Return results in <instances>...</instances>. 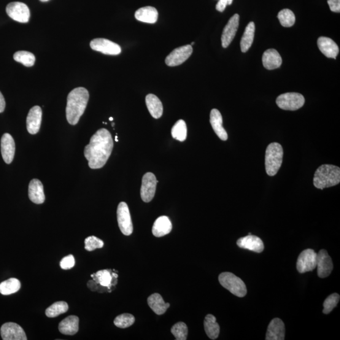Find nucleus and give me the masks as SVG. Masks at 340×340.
<instances>
[{
  "label": "nucleus",
  "mask_w": 340,
  "mask_h": 340,
  "mask_svg": "<svg viewBox=\"0 0 340 340\" xmlns=\"http://www.w3.org/2000/svg\"><path fill=\"white\" fill-rule=\"evenodd\" d=\"M113 148L111 134L106 129H101L91 137L90 143L86 145L85 157L91 169L104 166L110 158Z\"/></svg>",
  "instance_id": "obj_1"
},
{
  "label": "nucleus",
  "mask_w": 340,
  "mask_h": 340,
  "mask_svg": "<svg viewBox=\"0 0 340 340\" xmlns=\"http://www.w3.org/2000/svg\"><path fill=\"white\" fill-rule=\"evenodd\" d=\"M89 100L88 91L83 87L75 88L68 94L66 109L67 122L77 125L85 112Z\"/></svg>",
  "instance_id": "obj_2"
},
{
  "label": "nucleus",
  "mask_w": 340,
  "mask_h": 340,
  "mask_svg": "<svg viewBox=\"0 0 340 340\" xmlns=\"http://www.w3.org/2000/svg\"><path fill=\"white\" fill-rule=\"evenodd\" d=\"M340 182V168L332 164H323L315 171L313 183L315 188L334 187Z\"/></svg>",
  "instance_id": "obj_3"
},
{
  "label": "nucleus",
  "mask_w": 340,
  "mask_h": 340,
  "mask_svg": "<svg viewBox=\"0 0 340 340\" xmlns=\"http://www.w3.org/2000/svg\"><path fill=\"white\" fill-rule=\"evenodd\" d=\"M283 148L277 142H272L267 147L265 153V169L267 175L274 177L281 167Z\"/></svg>",
  "instance_id": "obj_4"
},
{
  "label": "nucleus",
  "mask_w": 340,
  "mask_h": 340,
  "mask_svg": "<svg viewBox=\"0 0 340 340\" xmlns=\"http://www.w3.org/2000/svg\"><path fill=\"white\" fill-rule=\"evenodd\" d=\"M218 281L224 288L234 296L242 298L247 293L245 283L240 278L230 272H223L218 276Z\"/></svg>",
  "instance_id": "obj_5"
},
{
  "label": "nucleus",
  "mask_w": 340,
  "mask_h": 340,
  "mask_svg": "<svg viewBox=\"0 0 340 340\" xmlns=\"http://www.w3.org/2000/svg\"><path fill=\"white\" fill-rule=\"evenodd\" d=\"M276 103L278 107L282 110L294 111L303 106L305 99L300 93H286L277 97Z\"/></svg>",
  "instance_id": "obj_6"
},
{
  "label": "nucleus",
  "mask_w": 340,
  "mask_h": 340,
  "mask_svg": "<svg viewBox=\"0 0 340 340\" xmlns=\"http://www.w3.org/2000/svg\"><path fill=\"white\" fill-rule=\"evenodd\" d=\"M118 227L123 234L126 236H130L133 232L130 212L128 204L126 202H120L118 204L117 210Z\"/></svg>",
  "instance_id": "obj_7"
},
{
  "label": "nucleus",
  "mask_w": 340,
  "mask_h": 340,
  "mask_svg": "<svg viewBox=\"0 0 340 340\" xmlns=\"http://www.w3.org/2000/svg\"><path fill=\"white\" fill-rule=\"evenodd\" d=\"M317 253L312 249L302 252L297 261V270L301 274L312 271L317 268Z\"/></svg>",
  "instance_id": "obj_8"
},
{
  "label": "nucleus",
  "mask_w": 340,
  "mask_h": 340,
  "mask_svg": "<svg viewBox=\"0 0 340 340\" xmlns=\"http://www.w3.org/2000/svg\"><path fill=\"white\" fill-rule=\"evenodd\" d=\"M7 15L13 20L20 23H28L30 10L27 5L21 2H12L6 8Z\"/></svg>",
  "instance_id": "obj_9"
},
{
  "label": "nucleus",
  "mask_w": 340,
  "mask_h": 340,
  "mask_svg": "<svg viewBox=\"0 0 340 340\" xmlns=\"http://www.w3.org/2000/svg\"><path fill=\"white\" fill-rule=\"evenodd\" d=\"M90 47L93 50L107 55L116 56L121 53L119 45L103 38H97L91 40Z\"/></svg>",
  "instance_id": "obj_10"
},
{
  "label": "nucleus",
  "mask_w": 340,
  "mask_h": 340,
  "mask_svg": "<svg viewBox=\"0 0 340 340\" xmlns=\"http://www.w3.org/2000/svg\"><path fill=\"white\" fill-rule=\"evenodd\" d=\"M192 52L193 48L191 45H186L175 48L166 57L165 59L166 65L171 67L180 65L190 58Z\"/></svg>",
  "instance_id": "obj_11"
},
{
  "label": "nucleus",
  "mask_w": 340,
  "mask_h": 340,
  "mask_svg": "<svg viewBox=\"0 0 340 340\" xmlns=\"http://www.w3.org/2000/svg\"><path fill=\"white\" fill-rule=\"evenodd\" d=\"M158 181L152 173H147L143 176L141 188V199L144 202H150L155 197Z\"/></svg>",
  "instance_id": "obj_12"
},
{
  "label": "nucleus",
  "mask_w": 340,
  "mask_h": 340,
  "mask_svg": "<svg viewBox=\"0 0 340 340\" xmlns=\"http://www.w3.org/2000/svg\"><path fill=\"white\" fill-rule=\"evenodd\" d=\"M1 336L4 340H27L23 328L15 323H6L1 328Z\"/></svg>",
  "instance_id": "obj_13"
},
{
  "label": "nucleus",
  "mask_w": 340,
  "mask_h": 340,
  "mask_svg": "<svg viewBox=\"0 0 340 340\" xmlns=\"http://www.w3.org/2000/svg\"><path fill=\"white\" fill-rule=\"evenodd\" d=\"M318 275L320 278L328 277L333 270V261L327 251L321 250L317 254Z\"/></svg>",
  "instance_id": "obj_14"
},
{
  "label": "nucleus",
  "mask_w": 340,
  "mask_h": 340,
  "mask_svg": "<svg viewBox=\"0 0 340 340\" xmlns=\"http://www.w3.org/2000/svg\"><path fill=\"white\" fill-rule=\"evenodd\" d=\"M239 23V15L235 14L233 16L223 30L221 41L224 48H227L230 45L235 37Z\"/></svg>",
  "instance_id": "obj_15"
},
{
  "label": "nucleus",
  "mask_w": 340,
  "mask_h": 340,
  "mask_svg": "<svg viewBox=\"0 0 340 340\" xmlns=\"http://www.w3.org/2000/svg\"><path fill=\"white\" fill-rule=\"evenodd\" d=\"M42 116V109L39 106H34L30 110L27 117V129L30 134H36L39 131Z\"/></svg>",
  "instance_id": "obj_16"
},
{
  "label": "nucleus",
  "mask_w": 340,
  "mask_h": 340,
  "mask_svg": "<svg viewBox=\"0 0 340 340\" xmlns=\"http://www.w3.org/2000/svg\"><path fill=\"white\" fill-rule=\"evenodd\" d=\"M1 152L5 163H12L15 156V144L14 139L9 134L5 133L3 135L1 139Z\"/></svg>",
  "instance_id": "obj_17"
},
{
  "label": "nucleus",
  "mask_w": 340,
  "mask_h": 340,
  "mask_svg": "<svg viewBox=\"0 0 340 340\" xmlns=\"http://www.w3.org/2000/svg\"><path fill=\"white\" fill-rule=\"evenodd\" d=\"M236 244L239 248L256 253H261L264 250L262 240L260 237L252 234L241 237L237 240Z\"/></svg>",
  "instance_id": "obj_18"
},
{
  "label": "nucleus",
  "mask_w": 340,
  "mask_h": 340,
  "mask_svg": "<svg viewBox=\"0 0 340 340\" xmlns=\"http://www.w3.org/2000/svg\"><path fill=\"white\" fill-rule=\"evenodd\" d=\"M285 325L279 318H275L270 323L266 334V340H283L285 339Z\"/></svg>",
  "instance_id": "obj_19"
},
{
  "label": "nucleus",
  "mask_w": 340,
  "mask_h": 340,
  "mask_svg": "<svg viewBox=\"0 0 340 340\" xmlns=\"http://www.w3.org/2000/svg\"><path fill=\"white\" fill-rule=\"evenodd\" d=\"M318 45L321 53L329 58L336 59L339 53V47L330 38L320 37L318 40Z\"/></svg>",
  "instance_id": "obj_20"
},
{
  "label": "nucleus",
  "mask_w": 340,
  "mask_h": 340,
  "mask_svg": "<svg viewBox=\"0 0 340 340\" xmlns=\"http://www.w3.org/2000/svg\"><path fill=\"white\" fill-rule=\"evenodd\" d=\"M29 197L30 200L36 204H41L45 201L44 187L41 182L38 179L31 181L29 186Z\"/></svg>",
  "instance_id": "obj_21"
},
{
  "label": "nucleus",
  "mask_w": 340,
  "mask_h": 340,
  "mask_svg": "<svg viewBox=\"0 0 340 340\" xmlns=\"http://www.w3.org/2000/svg\"><path fill=\"white\" fill-rule=\"evenodd\" d=\"M210 123L215 133L223 141L228 138V134L223 126V117L217 109H212L210 114Z\"/></svg>",
  "instance_id": "obj_22"
},
{
  "label": "nucleus",
  "mask_w": 340,
  "mask_h": 340,
  "mask_svg": "<svg viewBox=\"0 0 340 340\" xmlns=\"http://www.w3.org/2000/svg\"><path fill=\"white\" fill-rule=\"evenodd\" d=\"M263 66L266 69L272 70L279 68L282 63V59L278 51L274 48L264 51L262 56Z\"/></svg>",
  "instance_id": "obj_23"
},
{
  "label": "nucleus",
  "mask_w": 340,
  "mask_h": 340,
  "mask_svg": "<svg viewBox=\"0 0 340 340\" xmlns=\"http://www.w3.org/2000/svg\"><path fill=\"white\" fill-rule=\"evenodd\" d=\"M59 330L65 335H74L79 330V318L76 315H69L61 321Z\"/></svg>",
  "instance_id": "obj_24"
},
{
  "label": "nucleus",
  "mask_w": 340,
  "mask_h": 340,
  "mask_svg": "<svg viewBox=\"0 0 340 340\" xmlns=\"http://www.w3.org/2000/svg\"><path fill=\"white\" fill-rule=\"evenodd\" d=\"M172 224L168 217L163 215L158 217L154 223L152 233L153 235L160 237L166 235L172 231Z\"/></svg>",
  "instance_id": "obj_25"
},
{
  "label": "nucleus",
  "mask_w": 340,
  "mask_h": 340,
  "mask_svg": "<svg viewBox=\"0 0 340 340\" xmlns=\"http://www.w3.org/2000/svg\"><path fill=\"white\" fill-rule=\"evenodd\" d=\"M135 18L142 22L155 23L158 20V12L153 7H142L135 13Z\"/></svg>",
  "instance_id": "obj_26"
},
{
  "label": "nucleus",
  "mask_w": 340,
  "mask_h": 340,
  "mask_svg": "<svg viewBox=\"0 0 340 340\" xmlns=\"http://www.w3.org/2000/svg\"><path fill=\"white\" fill-rule=\"evenodd\" d=\"M145 103L150 114L153 118L158 119L161 117L163 113V107L158 96L153 94H148L145 97Z\"/></svg>",
  "instance_id": "obj_27"
},
{
  "label": "nucleus",
  "mask_w": 340,
  "mask_h": 340,
  "mask_svg": "<svg viewBox=\"0 0 340 340\" xmlns=\"http://www.w3.org/2000/svg\"><path fill=\"white\" fill-rule=\"evenodd\" d=\"M148 303L150 308L158 315L163 314L170 306L169 303L164 301L160 294L156 293L148 298Z\"/></svg>",
  "instance_id": "obj_28"
},
{
  "label": "nucleus",
  "mask_w": 340,
  "mask_h": 340,
  "mask_svg": "<svg viewBox=\"0 0 340 340\" xmlns=\"http://www.w3.org/2000/svg\"><path fill=\"white\" fill-rule=\"evenodd\" d=\"M204 329L209 338L215 339L218 338L220 333V327L216 322V318L214 315L212 314L206 315L204 320Z\"/></svg>",
  "instance_id": "obj_29"
},
{
  "label": "nucleus",
  "mask_w": 340,
  "mask_h": 340,
  "mask_svg": "<svg viewBox=\"0 0 340 340\" xmlns=\"http://www.w3.org/2000/svg\"><path fill=\"white\" fill-rule=\"evenodd\" d=\"M255 32V23L253 21H251L246 28L244 36H242L241 42H240L241 50L242 53L247 52L252 46L253 39H254Z\"/></svg>",
  "instance_id": "obj_30"
},
{
  "label": "nucleus",
  "mask_w": 340,
  "mask_h": 340,
  "mask_svg": "<svg viewBox=\"0 0 340 340\" xmlns=\"http://www.w3.org/2000/svg\"><path fill=\"white\" fill-rule=\"evenodd\" d=\"M20 287V282L17 279L11 278L0 283V293L4 296L10 295L18 292Z\"/></svg>",
  "instance_id": "obj_31"
},
{
  "label": "nucleus",
  "mask_w": 340,
  "mask_h": 340,
  "mask_svg": "<svg viewBox=\"0 0 340 340\" xmlns=\"http://www.w3.org/2000/svg\"><path fill=\"white\" fill-rule=\"evenodd\" d=\"M172 136L175 139L183 142L187 139V128L184 120L180 119L172 129Z\"/></svg>",
  "instance_id": "obj_32"
},
{
  "label": "nucleus",
  "mask_w": 340,
  "mask_h": 340,
  "mask_svg": "<svg viewBox=\"0 0 340 340\" xmlns=\"http://www.w3.org/2000/svg\"><path fill=\"white\" fill-rule=\"evenodd\" d=\"M68 304L64 301L56 302L45 310V315L48 318H56L68 311Z\"/></svg>",
  "instance_id": "obj_33"
},
{
  "label": "nucleus",
  "mask_w": 340,
  "mask_h": 340,
  "mask_svg": "<svg viewBox=\"0 0 340 340\" xmlns=\"http://www.w3.org/2000/svg\"><path fill=\"white\" fill-rule=\"evenodd\" d=\"M15 61L22 64L26 67H32L34 65L36 58L33 54L28 51H20L16 52L13 55Z\"/></svg>",
  "instance_id": "obj_34"
},
{
  "label": "nucleus",
  "mask_w": 340,
  "mask_h": 340,
  "mask_svg": "<svg viewBox=\"0 0 340 340\" xmlns=\"http://www.w3.org/2000/svg\"><path fill=\"white\" fill-rule=\"evenodd\" d=\"M278 18L280 24L284 28H290L294 25L296 17L294 13L289 9H283L278 14Z\"/></svg>",
  "instance_id": "obj_35"
},
{
  "label": "nucleus",
  "mask_w": 340,
  "mask_h": 340,
  "mask_svg": "<svg viewBox=\"0 0 340 340\" xmlns=\"http://www.w3.org/2000/svg\"><path fill=\"white\" fill-rule=\"evenodd\" d=\"M171 332L177 340L187 339L188 328L184 323L179 322L175 324L174 326H173Z\"/></svg>",
  "instance_id": "obj_36"
},
{
  "label": "nucleus",
  "mask_w": 340,
  "mask_h": 340,
  "mask_svg": "<svg viewBox=\"0 0 340 340\" xmlns=\"http://www.w3.org/2000/svg\"><path fill=\"white\" fill-rule=\"evenodd\" d=\"M135 322V318L131 314H120L118 315L114 320V325L118 328H127L130 327Z\"/></svg>",
  "instance_id": "obj_37"
},
{
  "label": "nucleus",
  "mask_w": 340,
  "mask_h": 340,
  "mask_svg": "<svg viewBox=\"0 0 340 340\" xmlns=\"http://www.w3.org/2000/svg\"><path fill=\"white\" fill-rule=\"evenodd\" d=\"M340 297L339 294L334 293L326 298L323 304V313L325 314H330L336 307L339 301Z\"/></svg>",
  "instance_id": "obj_38"
},
{
  "label": "nucleus",
  "mask_w": 340,
  "mask_h": 340,
  "mask_svg": "<svg viewBox=\"0 0 340 340\" xmlns=\"http://www.w3.org/2000/svg\"><path fill=\"white\" fill-rule=\"evenodd\" d=\"M94 276L95 278L94 277V279L104 287H109L111 284L112 277L110 271L107 270L97 272Z\"/></svg>",
  "instance_id": "obj_39"
},
{
  "label": "nucleus",
  "mask_w": 340,
  "mask_h": 340,
  "mask_svg": "<svg viewBox=\"0 0 340 340\" xmlns=\"http://www.w3.org/2000/svg\"><path fill=\"white\" fill-rule=\"evenodd\" d=\"M104 245V241L96 236H89L85 240V248L88 252H91L97 248H103Z\"/></svg>",
  "instance_id": "obj_40"
},
{
  "label": "nucleus",
  "mask_w": 340,
  "mask_h": 340,
  "mask_svg": "<svg viewBox=\"0 0 340 340\" xmlns=\"http://www.w3.org/2000/svg\"><path fill=\"white\" fill-rule=\"evenodd\" d=\"M75 258L72 255H69L63 258L60 262L61 268L63 270L71 269L75 266Z\"/></svg>",
  "instance_id": "obj_41"
},
{
  "label": "nucleus",
  "mask_w": 340,
  "mask_h": 340,
  "mask_svg": "<svg viewBox=\"0 0 340 340\" xmlns=\"http://www.w3.org/2000/svg\"><path fill=\"white\" fill-rule=\"evenodd\" d=\"M233 0H220L216 5V10L218 12H223L226 9L228 5H230L233 3Z\"/></svg>",
  "instance_id": "obj_42"
},
{
  "label": "nucleus",
  "mask_w": 340,
  "mask_h": 340,
  "mask_svg": "<svg viewBox=\"0 0 340 340\" xmlns=\"http://www.w3.org/2000/svg\"><path fill=\"white\" fill-rule=\"evenodd\" d=\"M328 4L332 12L339 13L340 0H328Z\"/></svg>",
  "instance_id": "obj_43"
},
{
  "label": "nucleus",
  "mask_w": 340,
  "mask_h": 340,
  "mask_svg": "<svg viewBox=\"0 0 340 340\" xmlns=\"http://www.w3.org/2000/svg\"><path fill=\"white\" fill-rule=\"evenodd\" d=\"M5 106H6V103H5L4 96L0 91V113L4 112Z\"/></svg>",
  "instance_id": "obj_44"
},
{
  "label": "nucleus",
  "mask_w": 340,
  "mask_h": 340,
  "mask_svg": "<svg viewBox=\"0 0 340 340\" xmlns=\"http://www.w3.org/2000/svg\"><path fill=\"white\" fill-rule=\"evenodd\" d=\"M112 275H113V276H114L115 278H117V277H118V275H117V274H113V273Z\"/></svg>",
  "instance_id": "obj_45"
},
{
  "label": "nucleus",
  "mask_w": 340,
  "mask_h": 340,
  "mask_svg": "<svg viewBox=\"0 0 340 340\" xmlns=\"http://www.w3.org/2000/svg\"><path fill=\"white\" fill-rule=\"evenodd\" d=\"M40 1L42 2H46L50 1V0H40Z\"/></svg>",
  "instance_id": "obj_46"
},
{
  "label": "nucleus",
  "mask_w": 340,
  "mask_h": 340,
  "mask_svg": "<svg viewBox=\"0 0 340 340\" xmlns=\"http://www.w3.org/2000/svg\"><path fill=\"white\" fill-rule=\"evenodd\" d=\"M118 140L117 139V136H115V141L118 142Z\"/></svg>",
  "instance_id": "obj_47"
},
{
  "label": "nucleus",
  "mask_w": 340,
  "mask_h": 340,
  "mask_svg": "<svg viewBox=\"0 0 340 340\" xmlns=\"http://www.w3.org/2000/svg\"><path fill=\"white\" fill-rule=\"evenodd\" d=\"M109 120H110V121H112V120H113V118H112V117H110V118H109Z\"/></svg>",
  "instance_id": "obj_48"
},
{
  "label": "nucleus",
  "mask_w": 340,
  "mask_h": 340,
  "mask_svg": "<svg viewBox=\"0 0 340 340\" xmlns=\"http://www.w3.org/2000/svg\"><path fill=\"white\" fill-rule=\"evenodd\" d=\"M193 44H194V42H193L192 43H191V44L190 45H191V46H192V45H193Z\"/></svg>",
  "instance_id": "obj_49"
},
{
  "label": "nucleus",
  "mask_w": 340,
  "mask_h": 340,
  "mask_svg": "<svg viewBox=\"0 0 340 340\" xmlns=\"http://www.w3.org/2000/svg\"><path fill=\"white\" fill-rule=\"evenodd\" d=\"M112 126H113V127L114 126V123H113V124H112Z\"/></svg>",
  "instance_id": "obj_50"
}]
</instances>
